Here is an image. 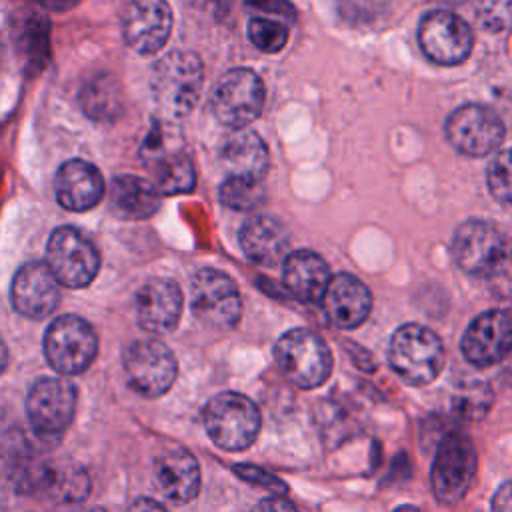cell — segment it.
Segmentation results:
<instances>
[{
    "label": "cell",
    "mask_w": 512,
    "mask_h": 512,
    "mask_svg": "<svg viewBox=\"0 0 512 512\" xmlns=\"http://www.w3.org/2000/svg\"><path fill=\"white\" fill-rule=\"evenodd\" d=\"M202 424L210 440L228 452H240L258 438L262 418L258 406L244 394L220 392L202 410Z\"/></svg>",
    "instance_id": "obj_1"
},
{
    "label": "cell",
    "mask_w": 512,
    "mask_h": 512,
    "mask_svg": "<svg viewBox=\"0 0 512 512\" xmlns=\"http://www.w3.org/2000/svg\"><path fill=\"white\" fill-rule=\"evenodd\" d=\"M154 480L166 500L186 504L200 490L198 460L186 448H168L154 460Z\"/></svg>",
    "instance_id": "obj_20"
},
{
    "label": "cell",
    "mask_w": 512,
    "mask_h": 512,
    "mask_svg": "<svg viewBox=\"0 0 512 512\" xmlns=\"http://www.w3.org/2000/svg\"><path fill=\"white\" fill-rule=\"evenodd\" d=\"M504 238L500 230L486 220L464 222L452 240V256L460 270L474 276H486Z\"/></svg>",
    "instance_id": "obj_18"
},
{
    "label": "cell",
    "mask_w": 512,
    "mask_h": 512,
    "mask_svg": "<svg viewBox=\"0 0 512 512\" xmlns=\"http://www.w3.org/2000/svg\"><path fill=\"white\" fill-rule=\"evenodd\" d=\"M264 198L260 180L244 176H228L220 186V200L224 206L234 210H252Z\"/></svg>",
    "instance_id": "obj_28"
},
{
    "label": "cell",
    "mask_w": 512,
    "mask_h": 512,
    "mask_svg": "<svg viewBox=\"0 0 512 512\" xmlns=\"http://www.w3.org/2000/svg\"><path fill=\"white\" fill-rule=\"evenodd\" d=\"M476 12L486 28L502 30L512 22V0H476Z\"/></svg>",
    "instance_id": "obj_34"
},
{
    "label": "cell",
    "mask_w": 512,
    "mask_h": 512,
    "mask_svg": "<svg viewBox=\"0 0 512 512\" xmlns=\"http://www.w3.org/2000/svg\"><path fill=\"white\" fill-rule=\"evenodd\" d=\"M320 302L328 320L342 330L358 328L372 310V294L368 286L352 274L330 278Z\"/></svg>",
    "instance_id": "obj_19"
},
{
    "label": "cell",
    "mask_w": 512,
    "mask_h": 512,
    "mask_svg": "<svg viewBox=\"0 0 512 512\" xmlns=\"http://www.w3.org/2000/svg\"><path fill=\"white\" fill-rule=\"evenodd\" d=\"M184 306L180 286L168 278L148 280L136 294L138 324L152 334H164L176 328Z\"/></svg>",
    "instance_id": "obj_17"
},
{
    "label": "cell",
    "mask_w": 512,
    "mask_h": 512,
    "mask_svg": "<svg viewBox=\"0 0 512 512\" xmlns=\"http://www.w3.org/2000/svg\"><path fill=\"white\" fill-rule=\"evenodd\" d=\"M82 106L92 118H110L120 108V90L110 76H96L82 90Z\"/></svg>",
    "instance_id": "obj_27"
},
{
    "label": "cell",
    "mask_w": 512,
    "mask_h": 512,
    "mask_svg": "<svg viewBox=\"0 0 512 512\" xmlns=\"http://www.w3.org/2000/svg\"><path fill=\"white\" fill-rule=\"evenodd\" d=\"M388 362L404 382L430 384L444 368L442 340L422 324H404L390 338Z\"/></svg>",
    "instance_id": "obj_4"
},
{
    "label": "cell",
    "mask_w": 512,
    "mask_h": 512,
    "mask_svg": "<svg viewBox=\"0 0 512 512\" xmlns=\"http://www.w3.org/2000/svg\"><path fill=\"white\" fill-rule=\"evenodd\" d=\"M492 404V390L482 380L468 382L454 396V408L464 414V418H480Z\"/></svg>",
    "instance_id": "obj_33"
},
{
    "label": "cell",
    "mask_w": 512,
    "mask_h": 512,
    "mask_svg": "<svg viewBox=\"0 0 512 512\" xmlns=\"http://www.w3.org/2000/svg\"><path fill=\"white\" fill-rule=\"evenodd\" d=\"M246 2L250 6H254L256 10H266V12H272V14L294 18V10L288 4V0H246Z\"/></svg>",
    "instance_id": "obj_38"
},
{
    "label": "cell",
    "mask_w": 512,
    "mask_h": 512,
    "mask_svg": "<svg viewBox=\"0 0 512 512\" xmlns=\"http://www.w3.org/2000/svg\"><path fill=\"white\" fill-rule=\"evenodd\" d=\"M6 364H8V348H6V344H4V340L0 338V374L4 372V368H6Z\"/></svg>",
    "instance_id": "obj_42"
},
{
    "label": "cell",
    "mask_w": 512,
    "mask_h": 512,
    "mask_svg": "<svg viewBox=\"0 0 512 512\" xmlns=\"http://www.w3.org/2000/svg\"><path fill=\"white\" fill-rule=\"evenodd\" d=\"M58 202L74 212H84L96 206L104 194V180L98 168L84 160L64 162L54 180Z\"/></svg>",
    "instance_id": "obj_21"
},
{
    "label": "cell",
    "mask_w": 512,
    "mask_h": 512,
    "mask_svg": "<svg viewBox=\"0 0 512 512\" xmlns=\"http://www.w3.org/2000/svg\"><path fill=\"white\" fill-rule=\"evenodd\" d=\"M46 258L56 280L68 288L88 286L100 268L96 246L72 226H62L52 232Z\"/></svg>",
    "instance_id": "obj_11"
},
{
    "label": "cell",
    "mask_w": 512,
    "mask_h": 512,
    "mask_svg": "<svg viewBox=\"0 0 512 512\" xmlns=\"http://www.w3.org/2000/svg\"><path fill=\"white\" fill-rule=\"evenodd\" d=\"M222 162L230 176L262 180L268 170V150L256 132L242 128L226 140L222 148Z\"/></svg>",
    "instance_id": "obj_24"
},
{
    "label": "cell",
    "mask_w": 512,
    "mask_h": 512,
    "mask_svg": "<svg viewBox=\"0 0 512 512\" xmlns=\"http://www.w3.org/2000/svg\"><path fill=\"white\" fill-rule=\"evenodd\" d=\"M122 30L138 54H156L172 30V10L166 0H132L126 6Z\"/></svg>",
    "instance_id": "obj_15"
},
{
    "label": "cell",
    "mask_w": 512,
    "mask_h": 512,
    "mask_svg": "<svg viewBox=\"0 0 512 512\" xmlns=\"http://www.w3.org/2000/svg\"><path fill=\"white\" fill-rule=\"evenodd\" d=\"M156 190L162 194H178L194 188V168L184 154H172L158 160L156 168Z\"/></svg>",
    "instance_id": "obj_26"
},
{
    "label": "cell",
    "mask_w": 512,
    "mask_h": 512,
    "mask_svg": "<svg viewBox=\"0 0 512 512\" xmlns=\"http://www.w3.org/2000/svg\"><path fill=\"white\" fill-rule=\"evenodd\" d=\"M486 182L490 194L502 202L512 206V148L498 152L486 172Z\"/></svg>",
    "instance_id": "obj_30"
},
{
    "label": "cell",
    "mask_w": 512,
    "mask_h": 512,
    "mask_svg": "<svg viewBox=\"0 0 512 512\" xmlns=\"http://www.w3.org/2000/svg\"><path fill=\"white\" fill-rule=\"evenodd\" d=\"M234 474L240 476L244 482H250V484H254V486L266 488V490L272 492L274 496H282V494H286V490H288V486H286L278 476L266 472L264 468L252 466V464L234 466Z\"/></svg>",
    "instance_id": "obj_35"
},
{
    "label": "cell",
    "mask_w": 512,
    "mask_h": 512,
    "mask_svg": "<svg viewBox=\"0 0 512 512\" xmlns=\"http://www.w3.org/2000/svg\"><path fill=\"white\" fill-rule=\"evenodd\" d=\"M254 512H298L296 506L284 496H270L256 504Z\"/></svg>",
    "instance_id": "obj_39"
},
{
    "label": "cell",
    "mask_w": 512,
    "mask_h": 512,
    "mask_svg": "<svg viewBox=\"0 0 512 512\" xmlns=\"http://www.w3.org/2000/svg\"><path fill=\"white\" fill-rule=\"evenodd\" d=\"M248 38L262 52L276 54L288 42V28H286V24L276 22V20L252 18L248 24Z\"/></svg>",
    "instance_id": "obj_31"
},
{
    "label": "cell",
    "mask_w": 512,
    "mask_h": 512,
    "mask_svg": "<svg viewBox=\"0 0 512 512\" xmlns=\"http://www.w3.org/2000/svg\"><path fill=\"white\" fill-rule=\"evenodd\" d=\"M274 360L282 376L302 390L322 386L332 372V352L316 332L292 328L274 346Z\"/></svg>",
    "instance_id": "obj_3"
},
{
    "label": "cell",
    "mask_w": 512,
    "mask_h": 512,
    "mask_svg": "<svg viewBox=\"0 0 512 512\" xmlns=\"http://www.w3.org/2000/svg\"><path fill=\"white\" fill-rule=\"evenodd\" d=\"M48 26L46 20L42 16L32 14L22 28L20 34V50L24 54V58L28 60L30 66L36 64V60L44 62L46 54H48Z\"/></svg>",
    "instance_id": "obj_32"
},
{
    "label": "cell",
    "mask_w": 512,
    "mask_h": 512,
    "mask_svg": "<svg viewBox=\"0 0 512 512\" xmlns=\"http://www.w3.org/2000/svg\"><path fill=\"white\" fill-rule=\"evenodd\" d=\"M194 316L210 328L230 330L242 316V298L236 282L214 268H202L190 284Z\"/></svg>",
    "instance_id": "obj_7"
},
{
    "label": "cell",
    "mask_w": 512,
    "mask_h": 512,
    "mask_svg": "<svg viewBox=\"0 0 512 512\" xmlns=\"http://www.w3.org/2000/svg\"><path fill=\"white\" fill-rule=\"evenodd\" d=\"M80 512H106L104 508H86V510H80Z\"/></svg>",
    "instance_id": "obj_44"
},
{
    "label": "cell",
    "mask_w": 512,
    "mask_h": 512,
    "mask_svg": "<svg viewBox=\"0 0 512 512\" xmlns=\"http://www.w3.org/2000/svg\"><path fill=\"white\" fill-rule=\"evenodd\" d=\"M330 282L328 264L310 250H296L284 258V284L302 302H320Z\"/></svg>",
    "instance_id": "obj_23"
},
{
    "label": "cell",
    "mask_w": 512,
    "mask_h": 512,
    "mask_svg": "<svg viewBox=\"0 0 512 512\" xmlns=\"http://www.w3.org/2000/svg\"><path fill=\"white\" fill-rule=\"evenodd\" d=\"M128 512H166V508L152 498H138L130 504Z\"/></svg>",
    "instance_id": "obj_40"
},
{
    "label": "cell",
    "mask_w": 512,
    "mask_h": 512,
    "mask_svg": "<svg viewBox=\"0 0 512 512\" xmlns=\"http://www.w3.org/2000/svg\"><path fill=\"white\" fill-rule=\"evenodd\" d=\"M342 16L350 20H364L384 8V0H338Z\"/></svg>",
    "instance_id": "obj_36"
},
{
    "label": "cell",
    "mask_w": 512,
    "mask_h": 512,
    "mask_svg": "<svg viewBox=\"0 0 512 512\" xmlns=\"http://www.w3.org/2000/svg\"><path fill=\"white\" fill-rule=\"evenodd\" d=\"M486 278L492 294L512 308V238L502 242Z\"/></svg>",
    "instance_id": "obj_29"
},
{
    "label": "cell",
    "mask_w": 512,
    "mask_h": 512,
    "mask_svg": "<svg viewBox=\"0 0 512 512\" xmlns=\"http://www.w3.org/2000/svg\"><path fill=\"white\" fill-rule=\"evenodd\" d=\"M12 306L26 318H44L48 316L58 300H60V282L42 262H28L24 264L10 288Z\"/></svg>",
    "instance_id": "obj_16"
},
{
    "label": "cell",
    "mask_w": 512,
    "mask_h": 512,
    "mask_svg": "<svg viewBox=\"0 0 512 512\" xmlns=\"http://www.w3.org/2000/svg\"><path fill=\"white\" fill-rule=\"evenodd\" d=\"M110 206L120 218L140 220L158 210L160 196L156 186L148 180L134 174H122L112 182Z\"/></svg>",
    "instance_id": "obj_25"
},
{
    "label": "cell",
    "mask_w": 512,
    "mask_h": 512,
    "mask_svg": "<svg viewBox=\"0 0 512 512\" xmlns=\"http://www.w3.org/2000/svg\"><path fill=\"white\" fill-rule=\"evenodd\" d=\"M438 2H444V4H458V2H462V0H438Z\"/></svg>",
    "instance_id": "obj_45"
},
{
    "label": "cell",
    "mask_w": 512,
    "mask_h": 512,
    "mask_svg": "<svg viewBox=\"0 0 512 512\" xmlns=\"http://www.w3.org/2000/svg\"><path fill=\"white\" fill-rule=\"evenodd\" d=\"M476 474L474 442L462 432H448L434 454L430 482L438 502L456 504L472 486Z\"/></svg>",
    "instance_id": "obj_6"
},
{
    "label": "cell",
    "mask_w": 512,
    "mask_h": 512,
    "mask_svg": "<svg viewBox=\"0 0 512 512\" xmlns=\"http://www.w3.org/2000/svg\"><path fill=\"white\" fill-rule=\"evenodd\" d=\"M98 338L94 328L76 314L58 316L44 334L48 364L62 376L84 372L96 358Z\"/></svg>",
    "instance_id": "obj_5"
},
{
    "label": "cell",
    "mask_w": 512,
    "mask_h": 512,
    "mask_svg": "<svg viewBox=\"0 0 512 512\" xmlns=\"http://www.w3.org/2000/svg\"><path fill=\"white\" fill-rule=\"evenodd\" d=\"M394 512H420V508H416V506H398Z\"/></svg>",
    "instance_id": "obj_43"
},
{
    "label": "cell",
    "mask_w": 512,
    "mask_h": 512,
    "mask_svg": "<svg viewBox=\"0 0 512 512\" xmlns=\"http://www.w3.org/2000/svg\"><path fill=\"white\" fill-rule=\"evenodd\" d=\"M448 142L466 156H488L504 140V124L498 114L480 104H464L446 120Z\"/></svg>",
    "instance_id": "obj_12"
},
{
    "label": "cell",
    "mask_w": 512,
    "mask_h": 512,
    "mask_svg": "<svg viewBox=\"0 0 512 512\" xmlns=\"http://www.w3.org/2000/svg\"><path fill=\"white\" fill-rule=\"evenodd\" d=\"M464 358L486 368L502 362L512 352V316L506 310H486L466 328L460 342Z\"/></svg>",
    "instance_id": "obj_14"
},
{
    "label": "cell",
    "mask_w": 512,
    "mask_h": 512,
    "mask_svg": "<svg viewBox=\"0 0 512 512\" xmlns=\"http://www.w3.org/2000/svg\"><path fill=\"white\" fill-rule=\"evenodd\" d=\"M122 364L130 388L146 398L166 394L178 374V364L172 350L156 338L132 342L124 352Z\"/></svg>",
    "instance_id": "obj_9"
},
{
    "label": "cell",
    "mask_w": 512,
    "mask_h": 512,
    "mask_svg": "<svg viewBox=\"0 0 512 512\" xmlns=\"http://www.w3.org/2000/svg\"><path fill=\"white\" fill-rule=\"evenodd\" d=\"M264 108V84L248 68L226 72L212 92V112L228 128L242 130Z\"/></svg>",
    "instance_id": "obj_10"
},
{
    "label": "cell",
    "mask_w": 512,
    "mask_h": 512,
    "mask_svg": "<svg viewBox=\"0 0 512 512\" xmlns=\"http://www.w3.org/2000/svg\"><path fill=\"white\" fill-rule=\"evenodd\" d=\"M44 8H50V10H70L72 6H76L80 0H38Z\"/></svg>",
    "instance_id": "obj_41"
},
{
    "label": "cell",
    "mask_w": 512,
    "mask_h": 512,
    "mask_svg": "<svg viewBox=\"0 0 512 512\" xmlns=\"http://www.w3.org/2000/svg\"><path fill=\"white\" fill-rule=\"evenodd\" d=\"M418 42L428 60L442 66H454L468 58L472 50V32L454 12L432 10L420 22Z\"/></svg>",
    "instance_id": "obj_13"
},
{
    "label": "cell",
    "mask_w": 512,
    "mask_h": 512,
    "mask_svg": "<svg viewBox=\"0 0 512 512\" xmlns=\"http://www.w3.org/2000/svg\"><path fill=\"white\" fill-rule=\"evenodd\" d=\"M76 388L64 378H38L26 396L32 430L44 440H58L74 420Z\"/></svg>",
    "instance_id": "obj_8"
},
{
    "label": "cell",
    "mask_w": 512,
    "mask_h": 512,
    "mask_svg": "<svg viewBox=\"0 0 512 512\" xmlns=\"http://www.w3.org/2000/svg\"><path fill=\"white\" fill-rule=\"evenodd\" d=\"M242 252L260 266H276L288 256V234L272 216L248 218L238 234Z\"/></svg>",
    "instance_id": "obj_22"
},
{
    "label": "cell",
    "mask_w": 512,
    "mask_h": 512,
    "mask_svg": "<svg viewBox=\"0 0 512 512\" xmlns=\"http://www.w3.org/2000/svg\"><path fill=\"white\" fill-rule=\"evenodd\" d=\"M492 512H512V480L498 486L490 502Z\"/></svg>",
    "instance_id": "obj_37"
},
{
    "label": "cell",
    "mask_w": 512,
    "mask_h": 512,
    "mask_svg": "<svg viewBox=\"0 0 512 512\" xmlns=\"http://www.w3.org/2000/svg\"><path fill=\"white\" fill-rule=\"evenodd\" d=\"M202 62L192 52H170L152 70V96L158 110L168 118L186 116L202 90Z\"/></svg>",
    "instance_id": "obj_2"
}]
</instances>
